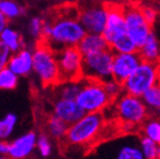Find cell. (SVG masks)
Here are the masks:
<instances>
[{"instance_id":"836d02e7","label":"cell","mask_w":160,"mask_h":159,"mask_svg":"<svg viewBox=\"0 0 160 159\" xmlns=\"http://www.w3.org/2000/svg\"><path fill=\"white\" fill-rule=\"evenodd\" d=\"M9 155V142L0 140V156H8Z\"/></svg>"},{"instance_id":"52a82bcc","label":"cell","mask_w":160,"mask_h":159,"mask_svg":"<svg viewBox=\"0 0 160 159\" xmlns=\"http://www.w3.org/2000/svg\"><path fill=\"white\" fill-rule=\"evenodd\" d=\"M139 139L135 135H125L106 142L98 150V159H145Z\"/></svg>"},{"instance_id":"7a4b0ae2","label":"cell","mask_w":160,"mask_h":159,"mask_svg":"<svg viewBox=\"0 0 160 159\" xmlns=\"http://www.w3.org/2000/svg\"><path fill=\"white\" fill-rule=\"evenodd\" d=\"M111 107L113 109V117L119 120L122 125V130L129 135L140 129L149 115L141 98L125 92L111 102Z\"/></svg>"},{"instance_id":"ba28073f","label":"cell","mask_w":160,"mask_h":159,"mask_svg":"<svg viewBox=\"0 0 160 159\" xmlns=\"http://www.w3.org/2000/svg\"><path fill=\"white\" fill-rule=\"evenodd\" d=\"M115 52L111 49L83 57V79L101 84L112 79V62Z\"/></svg>"},{"instance_id":"5bb4252c","label":"cell","mask_w":160,"mask_h":159,"mask_svg":"<svg viewBox=\"0 0 160 159\" xmlns=\"http://www.w3.org/2000/svg\"><path fill=\"white\" fill-rule=\"evenodd\" d=\"M38 135L35 131H27L26 134L13 138L9 142L10 159H28L37 150Z\"/></svg>"},{"instance_id":"d6986e66","label":"cell","mask_w":160,"mask_h":159,"mask_svg":"<svg viewBox=\"0 0 160 159\" xmlns=\"http://www.w3.org/2000/svg\"><path fill=\"white\" fill-rule=\"evenodd\" d=\"M140 57L143 61L152 62V64H159L160 59V44L158 41L155 33H151L147 41L143 44L141 48L138 50Z\"/></svg>"},{"instance_id":"f1b7e54d","label":"cell","mask_w":160,"mask_h":159,"mask_svg":"<svg viewBox=\"0 0 160 159\" xmlns=\"http://www.w3.org/2000/svg\"><path fill=\"white\" fill-rule=\"evenodd\" d=\"M43 28H45V19L41 17H32L28 23V33L29 36L33 39L42 40Z\"/></svg>"},{"instance_id":"8992f818","label":"cell","mask_w":160,"mask_h":159,"mask_svg":"<svg viewBox=\"0 0 160 159\" xmlns=\"http://www.w3.org/2000/svg\"><path fill=\"white\" fill-rule=\"evenodd\" d=\"M158 84H160V65L142 61L137 70L123 82V92L141 98Z\"/></svg>"},{"instance_id":"5b68a950","label":"cell","mask_w":160,"mask_h":159,"mask_svg":"<svg viewBox=\"0 0 160 159\" xmlns=\"http://www.w3.org/2000/svg\"><path fill=\"white\" fill-rule=\"evenodd\" d=\"M76 101L85 114H102L113 100L107 94L103 84L82 79V86Z\"/></svg>"},{"instance_id":"9c48e42d","label":"cell","mask_w":160,"mask_h":159,"mask_svg":"<svg viewBox=\"0 0 160 159\" xmlns=\"http://www.w3.org/2000/svg\"><path fill=\"white\" fill-rule=\"evenodd\" d=\"M123 13H125L127 35L139 50V48L142 47L143 44L152 33L151 25H149L145 19L140 6H123Z\"/></svg>"},{"instance_id":"1f68e13d","label":"cell","mask_w":160,"mask_h":159,"mask_svg":"<svg viewBox=\"0 0 160 159\" xmlns=\"http://www.w3.org/2000/svg\"><path fill=\"white\" fill-rule=\"evenodd\" d=\"M11 56H12V52L0 41V71L8 68V64H9Z\"/></svg>"},{"instance_id":"3957f363","label":"cell","mask_w":160,"mask_h":159,"mask_svg":"<svg viewBox=\"0 0 160 159\" xmlns=\"http://www.w3.org/2000/svg\"><path fill=\"white\" fill-rule=\"evenodd\" d=\"M105 120L102 114H86L81 119L69 126L66 141L71 146H88L103 131Z\"/></svg>"},{"instance_id":"44dd1931","label":"cell","mask_w":160,"mask_h":159,"mask_svg":"<svg viewBox=\"0 0 160 159\" xmlns=\"http://www.w3.org/2000/svg\"><path fill=\"white\" fill-rule=\"evenodd\" d=\"M141 99L146 105L148 111L151 112L152 117L160 118V84L148 90Z\"/></svg>"},{"instance_id":"30bf717a","label":"cell","mask_w":160,"mask_h":159,"mask_svg":"<svg viewBox=\"0 0 160 159\" xmlns=\"http://www.w3.org/2000/svg\"><path fill=\"white\" fill-rule=\"evenodd\" d=\"M57 61L60 84L79 81L83 78V56L77 47L59 51L57 54Z\"/></svg>"},{"instance_id":"d590c367","label":"cell","mask_w":160,"mask_h":159,"mask_svg":"<svg viewBox=\"0 0 160 159\" xmlns=\"http://www.w3.org/2000/svg\"><path fill=\"white\" fill-rule=\"evenodd\" d=\"M0 159H10L8 156H0Z\"/></svg>"},{"instance_id":"ac0fdd59","label":"cell","mask_w":160,"mask_h":159,"mask_svg":"<svg viewBox=\"0 0 160 159\" xmlns=\"http://www.w3.org/2000/svg\"><path fill=\"white\" fill-rule=\"evenodd\" d=\"M0 41L2 42L6 47H8V49L12 54L19 52L20 50H22L23 48H26V44L23 41V38L21 36V33L16 30L15 28L7 27L3 30L1 35H0Z\"/></svg>"},{"instance_id":"8fae6325","label":"cell","mask_w":160,"mask_h":159,"mask_svg":"<svg viewBox=\"0 0 160 159\" xmlns=\"http://www.w3.org/2000/svg\"><path fill=\"white\" fill-rule=\"evenodd\" d=\"M109 15V5L106 3H89L79 9L80 23L87 33L102 35Z\"/></svg>"},{"instance_id":"cb8c5ba5","label":"cell","mask_w":160,"mask_h":159,"mask_svg":"<svg viewBox=\"0 0 160 159\" xmlns=\"http://www.w3.org/2000/svg\"><path fill=\"white\" fill-rule=\"evenodd\" d=\"M142 137L160 145V118L150 117L140 127Z\"/></svg>"},{"instance_id":"6da1fadb","label":"cell","mask_w":160,"mask_h":159,"mask_svg":"<svg viewBox=\"0 0 160 159\" xmlns=\"http://www.w3.org/2000/svg\"><path fill=\"white\" fill-rule=\"evenodd\" d=\"M86 33L78 16L66 13L53 20L45 19L43 36L40 42H43L53 52L58 54L67 48L78 47Z\"/></svg>"},{"instance_id":"e0dca14e","label":"cell","mask_w":160,"mask_h":159,"mask_svg":"<svg viewBox=\"0 0 160 159\" xmlns=\"http://www.w3.org/2000/svg\"><path fill=\"white\" fill-rule=\"evenodd\" d=\"M77 48L82 54L83 57L91 55V54H96V52L110 49L109 45L107 44L103 36L97 35V33H86V36L80 41Z\"/></svg>"},{"instance_id":"277c9868","label":"cell","mask_w":160,"mask_h":159,"mask_svg":"<svg viewBox=\"0 0 160 159\" xmlns=\"http://www.w3.org/2000/svg\"><path fill=\"white\" fill-rule=\"evenodd\" d=\"M33 52V72L43 86H57L60 84L57 54L43 42H38Z\"/></svg>"},{"instance_id":"7402d4cb","label":"cell","mask_w":160,"mask_h":159,"mask_svg":"<svg viewBox=\"0 0 160 159\" xmlns=\"http://www.w3.org/2000/svg\"><path fill=\"white\" fill-rule=\"evenodd\" d=\"M18 124V116L15 112H8L0 118V140L7 141L15 132Z\"/></svg>"},{"instance_id":"d4e9b609","label":"cell","mask_w":160,"mask_h":159,"mask_svg":"<svg viewBox=\"0 0 160 159\" xmlns=\"http://www.w3.org/2000/svg\"><path fill=\"white\" fill-rule=\"evenodd\" d=\"M82 79L79 81L61 82V84L57 85L58 98L76 100V98L80 92V89H81V86H82Z\"/></svg>"},{"instance_id":"ffe728a7","label":"cell","mask_w":160,"mask_h":159,"mask_svg":"<svg viewBox=\"0 0 160 159\" xmlns=\"http://www.w3.org/2000/svg\"><path fill=\"white\" fill-rule=\"evenodd\" d=\"M46 129H47L48 136L53 139L66 140L68 130H69V125L66 124L60 118L56 117L55 115H51L46 122Z\"/></svg>"},{"instance_id":"4316f807","label":"cell","mask_w":160,"mask_h":159,"mask_svg":"<svg viewBox=\"0 0 160 159\" xmlns=\"http://www.w3.org/2000/svg\"><path fill=\"white\" fill-rule=\"evenodd\" d=\"M140 148L145 159H160V145L146 137H140Z\"/></svg>"},{"instance_id":"e575fe53","label":"cell","mask_w":160,"mask_h":159,"mask_svg":"<svg viewBox=\"0 0 160 159\" xmlns=\"http://www.w3.org/2000/svg\"><path fill=\"white\" fill-rule=\"evenodd\" d=\"M8 23H9V20H8L7 18L3 16V13L0 11V35H1V33H2L6 28L9 27Z\"/></svg>"},{"instance_id":"f546056e","label":"cell","mask_w":160,"mask_h":159,"mask_svg":"<svg viewBox=\"0 0 160 159\" xmlns=\"http://www.w3.org/2000/svg\"><path fill=\"white\" fill-rule=\"evenodd\" d=\"M37 151L42 158H48L52 154V144L46 132H40L37 138Z\"/></svg>"},{"instance_id":"d6a6232c","label":"cell","mask_w":160,"mask_h":159,"mask_svg":"<svg viewBox=\"0 0 160 159\" xmlns=\"http://www.w3.org/2000/svg\"><path fill=\"white\" fill-rule=\"evenodd\" d=\"M140 8H141V13H142L145 19L147 20V23L152 26L158 17L157 11L155 10V8L150 7V6H142V7H140Z\"/></svg>"},{"instance_id":"9a60e30c","label":"cell","mask_w":160,"mask_h":159,"mask_svg":"<svg viewBox=\"0 0 160 159\" xmlns=\"http://www.w3.org/2000/svg\"><path fill=\"white\" fill-rule=\"evenodd\" d=\"M52 115L63 120L69 126L77 122L86 115L83 110L79 107V105L77 104L76 100L62 99V98H57L55 100L52 106Z\"/></svg>"},{"instance_id":"484cf974","label":"cell","mask_w":160,"mask_h":159,"mask_svg":"<svg viewBox=\"0 0 160 159\" xmlns=\"http://www.w3.org/2000/svg\"><path fill=\"white\" fill-rule=\"evenodd\" d=\"M110 49L115 54H133L138 52L137 46L133 44V41L129 38L128 35H125L117 39L112 45L110 46Z\"/></svg>"},{"instance_id":"4dcf8cb0","label":"cell","mask_w":160,"mask_h":159,"mask_svg":"<svg viewBox=\"0 0 160 159\" xmlns=\"http://www.w3.org/2000/svg\"><path fill=\"white\" fill-rule=\"evenodd\" d=\"M103 87H105L107 94L112 100H116L123 94V86L122 84L118 82L115 79H110L108 81L103 82Z\"/></svg>"},{"instance_id":"603a6c76","label":"cell","mask_w":160,"mask_h":159,"mask_svg":"<svg viewBox=\"0 0 160 159\" xmlns=\"http://www.w3.org/2000/svg\"><path fill=\"white\" fill-rule=\"evenodd\" d=\"M0 11L3 13L8 20H15L26 13V8L21 3L13 0H1L0 1Z\"/></svg>"},{"instance_id":"8d00e7d4","label":"cell","mask_w":160,"mask_h":159,"mask_svg":"<svg viewBox=\"0 0 160 159\" xmlns=\"http://www.w3.org/2000/svg\"><path fill=\"white\" fill-rule=\"evenodd\" d=\"M0 1H1V0H0Z\"/></svg>"},{"instance_id":"7c38bea8","label":"cell","mask_w":160,"mask_h":159,"mask_svg":"<svg viewBox=\"0 0 160 159\" xmlns=\"http://www.w3.org/2000/svg\"><path fill=\"white\" fill-rule=\"evenodd\" d=\"M142 61L139 52L115 54L112 62V79L123 85V82L137 70Z\"/></svg>"},{"instance_id":"2e32d148","label":"cell","mask_w":160,"mask_h":159,"mask_svg":"<svg viewBox=\"0 0 160 159\" xmlns=\"http://www.w3.org/2000/svg\"><path fill=\"white\" fill-rule=\"evenodd\" d=\"M8 68L18 77H26L33 71V52L29 48H23L19 52L12 54Z\"/></svg>"},{"instance_id":"4fadbf2b","label":"cell","mask_w":160,"mask_h":159,"mask_svg":"<svg viewBox=\"0 0 160 159\" xmlns=\"http://www.w3.org/2000/svg\"><path fill=\"white\" fill-rule=\"evenodd\" d=\"M127 35L126 29V20L123 13V6H109V15H108L106 28L103 30L102 36L107 44L110 46L120 37Z\"/></svg>"},{"instance_id":"83f0119b","label":"cell","mask_w":160,"mask_h":159,"mask_svg":"<svg viewBox=\"0 0 160 159\" xmlns=\"http://www.w3.org/2000/svg\"><path fill=\"white\" fill-rule=\"evenodd\" d=\"M19 84V77L9 68L0 71V90H13Z\"/></svg>"}]
</instances>
